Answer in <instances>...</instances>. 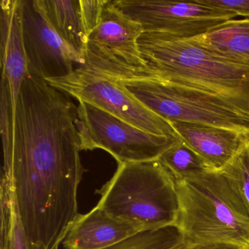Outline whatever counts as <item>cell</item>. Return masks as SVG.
<instances>
[{
  "mask_svg": "<svg viewBox=\"0 0 249 249\" xmlns=\"http://www.w3.org/2000/svg\"><path fill=\"white\" fill-rule=\"evenodd\" d=\"M81 151L78 106L28 74L14 110L10 180L26 234L43 249L59 246L79 215Z\"/></svg>",
  "mask_w": 249,
  "mask_h": 249,
  "instance_id": "cell-1",
  "label": "cell"
},
{
  "mask_svg": "<svg viewBox=\"0 0 249 249\" xmlns=\"http://www.w3.org/2000/svg\"><path fill=\"white\" fill-rule=\"evenodd\" d=\"M138 46L147 73L216 96L249 115V62L166 33H143Z\"/></svg>",
  "mask_w": 249,
  "mask_h": 249,
  "instance_id": "cell-2",
  "label": "cell"
},
{
  "mask_svg": "<svg viewBox=\"0 0 249 249\" xmlns=\"http://www.w3.org/2000/svg\"><path fill=\"white\" fill-rule=\"evenodd\" d=\"M84 66L121 83L145 107L170 123L188 122L249 130V115L216 96L179 85L108 55L88 52Z\"/></svg>",
  "mask_w": 249,
  "mask_h": 249,
  "instance_id": "cell-3",
  "label": "cell"
},
{
  "mask_svg": "<svg viewBox=\"0 0 249 249\" xmlns=\"http://www.w3.org/2000/svg\"><path fill=\"white\" fill-rule=\"evenodd\" d=\"M178 230L191 246L249 249V214L218 170L176 181Z\"/></svg>",
  "mask_w": 249,
  "mask_h": 249,
  "instance_id": "cell-4",
  "label": "cell"
},
{
  "mask_svg": "<svg viewBox=\"0 0 249 249\" xmlns=\"http://www.w3.org/2000/svg\"><path fill=\"white\" fill-rule=\"evenodd\" d=\"M97 193L101 195L97 206L142 231L177 225L176 180L159 160L119 164Z\"/></svg>",
  "mask_w": 249,
  "mask_h": 249,
  "instance_id": "cell-5",
  "label": "cell"
},
{
  "mask_svg": "<svg viewBox=\"0 0 249 249\" xmlns=\"http://www.w3.org/2000/svg\"><path fill=\"white\" fill-rule=\"evenodd\" d=\"M46 81L78 102L92 105L142 130L180 139L170 122L145 107L117 80L97 70L81 65L67 76Z\"/></svg>",
  "mask_w": 249,
  "mask_h": 249,
  "instance_id": "cell-6",
  "label": "cell"
},
{
  "mask_svg": "<svg viewBox=\"0 0 249 249\" xmlns=\"http://www.w3.org/2000/svg\"><path fill=\"white\" fill-rule=\"evenodd\" d=\"M82 151L103 149L119 164L160 159L178 138L154 135L84 102H78Z\"/></svg>",
  "mask_w": 249,
  "mask_h": 249,
  "instance_id": "cell-7",
  "label": "cell"
},
{
  "mask_svg": "<svg viewBox=\"0 0 249 249\" xmlns=\"http://www.w3.org/2000/svg\"><path fill=\"white\" fill-rule=\"evenodd\" d=\"M126 17L141 24L144 33H161L193 38L237 17L234 13L203 0H113Z\"/></svg>",
  "mask_w": 249,
  "mask_h": 249,
  "instance_id": "cell-8",
  "label": "cell"
},
{
  "mask_svg": "<svg viewBox=\"0 0 249 249\" xmlns=\"http://www.w3.org/2000/svg\"><path fill=\"white\" fill-rule=\"evenodd\" d=\"M28 74L47 81L72 73L84 60L69 47L42 15L36 0H20Z\"/></svg>",
  "mask_w": 249,
  "mask_h": 249,
  "instance_id": "cell-9",
  "label": "cell"
},
{
  "mask_svg": "<svg viewBox=\"0 0 249 249\" xmlns=\"http://www.w3.org/2000/svg\"><path fill=\"white\" fill-rule=\"evenodd\" d=\"M143 33L141 24L126 17L110 0L98 25L89 36L87 50L108 55L129 66L145 67L138 46Z\"/></svg>",
  "mask_w": 249,
  "mask_h": 249,
  "instance_id": "cell-10",
  "label": "cell"
},
{
  "mask_svg": "<svg viewBox=\"0 0 249 249\" xmlns=\"http://www.w3.org/2000/svg\"><path fill=\"white\" fill-rule=\"evenodd\" d=\"M171 124L180 140L215 170L224 167L249 141V130L188 122Z\"/></svg>",
  "mask_w": 249,
  "mask_h": 249,
  "instance_id": "cell-11",
  "label": "cell"
},
{
  "mask_svg": "<svg viewBox=\"0 0 249 249\" xmlns=\"http://www.w3.org/2000/svg\"><path fill=\"white\" fill-rule=\"evenodd\" d=\"M141 231L138 226L112 216L97 205L78 215L62 243L65 249H104Z\"/></svg>",
  "mask_w": 249,
  "mask_h": 249,
  "instance_id": "cell-12",
  "label": "cell"
},
{
  "mask_svg": "<svg viewBox=\"0 0 249 249\" xmlns=\"http://www.w3.org/2000/svg\"><path fill=\"white\" fill-rule=\"evenodd\" d=\"M0 5V66L2 77L9 84L15 110L18 93L28 75L21 3L20 0H2Z\"/></svg>",
  "mask_w": 249,
  "mask_h": 249,
  "instance_id": "cell-13",
  "label": "cell"
},
{
  "mask_svg": "<svg viewBox=\"0 0 249 249\" xmlns=\"http://www.w3.org/2000/svg\"><path fill=\"white\" fill-rule=\"evenodd\" d=\"M36 3L57 36L85 62L88 37L83 24L80 1L36 0Z\"/></svg>",
  "mask_w": 249,
  "mask_h": 249,
  "instance_id": "cell-14",
  "label": "cell"
},
{
  "mask_svg": "<svg viewBox=\"0 0 249 249\" xmlns=\"http://www.w3.org/2000/svg\"><path fill=\"white\" fill-rule=\"evenodd\" d=\"M190 39L218 54L249 63V18L230 20Z\"/></svg>",
  "mask_w": 249,
  "mask_h": 249,
  "instance_id": "cell-15",
  "label": "cell"
},
{
  "mask_svg": "<svg viewBox=\"0 0 249 249\" xmlns=\"http://www.w3.org/2000/svg\"><path fill=\"white\" fill-rule=\"evenodd\" d=\"M176 181L213 170L181 140L175 142L159 159Z\"/></svg>",
  "mask_w": 249,
  "mask_h": 249,
  "instance_id": "cell-16",
  "label": "cell"
},
{
  "mask_svg": "<svg viewBox=\"0 0 249 249\" xmlns=\"http://www.w3.org/2000/svg\"><path fill=\"white\" fill-rule=\"evenodd\" d=\"M189 246L177 227H170L141 231L104 249H188Z\"/></svg>",
  "mask_w": 249,
  "mask_h": 249,
  "instance_id": "cell-17",
  "label": "cell"
},
{
  "mask_svg": "<svg viewBox=\"0 0 249 249\" xmlns=\"http://www.w3.org/2000/svg\"><path fill=\"white\" fill-rule=\"evenodd\" d=\"M0 93V133L3 151L2 175L10 180L14 143V108L9 84L4 77L1 78Z\"/></svg>",
  "mask_w": 249,
  "mask_h": 249,
  "instance_id": "cell-18",
  "label": "cell"
},
{
  "mask_svg": "<svg viewBox=\"0 0 249 249\" xmlns=\"http://www.w3.org/2000/svg\"><path fill=\"white\" fill-rule=\"evenodd\" d=\"M218 171L238 195L249 214V141Z\"/></svg>",
  "mask_w": 249,
  "mask_h": 249,
  "instance_id": "cell-19",
  "label": "cell"
},
{
  "mask_svg": "<svg viewBox=\"0 0 249 249\" xmlns=\"http://www.w3.org/2000/svg\"><path fill=\"white\" fill-rule=\"evenodd\" d=\"M110 0H80L83 24L87 37L95 30Z\"/></svg>",
  "mask_w": 249,
  "mask_h": 249,
  "instance_id": "cell-20",
  "label": "cell"
},
{
  "mask_svg": "<svg viewBox=\"0 0 249 249\" xmlns=\"http://www.w3.org/2000/svg\"><path fill=\"white\" fill-rule=\"evenodd\" d=\"M6 249H43L35 245L27 237L14 197V217Z\"/></svg>",
  "mask_w": 249,
  "mask_h": 249,
  "instance_id": "cell-21",
  "label": "cell"
},
{
  "mask_svg": "<svg viewBox=\"0 0 249 249\" xmlns=\"http://www.w3.org/2000/svg\"><path fill=\"white\" fill-rule=\"evenodd\" d=\"M205 3L234 13L237 16L249 17V0H203Z\"/></svg>",
  "mask_w": 249,
  "mask_h": 249,
  "instance_id": "cell-22",
  "label": "cell"
},
{
  "mask_svg": "<svg viewBox=\"0 0 249 249\" xmlns=\"http://www.w3.org/2000/svg\"><path fill=\"white\" fill-rule=\"evenodd\" d=\"M188 249H237L235 248L226 246H191Z\"/></svg>",
  "mask_w": 249,
  "mask_h": 249,
  "instance_id": "cell-23",
  "label": "cell"
},
{
  "mask_svg": "<svg viewBox=\"0 0 249 249\" xmlns=\"http://www.w3.org/2000/svg\"><path fill=\"white\" fill-rule=\"evenodd\" d=\"M53 249H59V246H56Z\"/></svg>",
  "mask_w": 249,
  "mask_h": 249,
  "instance_id": "cell-24",
  "label": "cell"
}]
</instances>
